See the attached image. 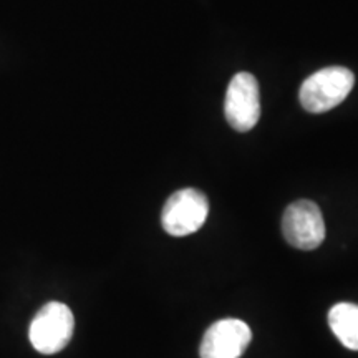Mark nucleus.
Here are the masks:
<instances>
[{
  "label": "nucleus",
  "instance_id": "20e7f679",
  "mask_svg": "<svg viewBox=\"0 0 358 358\" xmlns=\"http://www.w3.org/2000/svg\"><path fill=\"white\" fill-rule=\"evenodd\" d=\"M285 241L295 249L313 250L324 243L325 222L320 208L313 201H295L285 209L282 217Z\"/></svg>",
  "mask_w": 358,
  "mask_h": 358
},
{
  "label": "nucleus",
  "instance_id": "f03ea898",
  "mask_svg": "<svg viewBox=\"0 0 358 358\" xmlns=\"http://www.w3.org/2000/svg\"><path fill=\"white\" fill-rule=\"evenodd\" d=\"M75 329L70 307L62 302H48L35 313L29 329L34 348L43 355H53L69 345Z\"/></svg>",
  "mask_w": 358,
  "mask_h": 358
},
{
  "label": "nucleus",
  "instance_id": "0eeeda50",
  "mask_svg": "<svg viewBox=\"0 0 358 358\" xmlns=\"http://www.w3.org/2000/svg\"><path fill=\"white\" fill-rule=\"evenodd\" d=\"M329 325L342 345L358 352V306L352 302H340L330 308Z\"/></svg>",
  "mask_w": 358,
  "mask_h": 358
},
{
  "label": "nucleus",
  "instance_id": "7ed1b4c3",
  "mask_svg": "<svg viewBox=\"0 0 358 358\" xmlns=\"http://www.w3.org/2000/svg\"><path fill=\"white\" fill-rule=\"evenodd\" d=\"M209 214V201L194 187L176 191L169 196L161 213V224L169 236L185 237L203 227Z\"/></svg>",
  "mask_w": 358,
  "mask_h": 358
},
{
  "label": "nucleus",
  "instance_id": "f257e3e1",
  "mask_svg": "<svg viewBox=\"0 0 358 358\" xmlns=\"http://www.w3.org/2000/svg\"><path fill=\"white\" fill-rule=\"evenodd\" d=\"M353 85L355 75L352 70L345 66H327L302 83L299 98L303 108L310 113H325L350 95Z\"/></svg>",
  "mask_w": 358,
  "mask_h": 358
},
{
  "label": "nucleus",
  "instance_id": "423d86ee",
  "mask_svg": "<svg viewBox=\"0 0 358 358\" xmlns=\"http://www.w3.org/2000/svg\"><path fill=\"white\" fill-rule=\"evenodd\" d=\"M252 340L250 327L239 319H222L206 330L201 358H239Z\"/></svg>",
  "mask_w": 358,
  "mask_h": 358
},
{
  "label": "nucleus",
  "instance_id": "39448f33",
  "mask_svg": "<svg viewBox=\"0 0 358 358\" xmlns=\"http://www.w3.org/2000/svg\"><path fill=\"white\" fill-rule=\"evenodd\" d=\"M224 115L236 131L245 133L256 127L261 118L259 83L254 75L241 71L232 77L226 92Z\"/></svg>",
  "mask_w": 358,
  "mask_h": 358
}]
</instances>
